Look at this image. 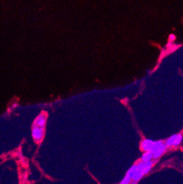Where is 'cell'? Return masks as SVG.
<instances>
[{
    "instance_id": "obj_4",
    "label": "cell",
    "mask_w": 183,
    "mask_h": 184,
    "mask_svg": "<svg viewBox=\"0 0 183 184\" xmlns=\"http://www.w3.org/2000/svg\"><path fill=\"white\" fill-rule=\"evenodd\" d=\"M153 159V155L151 152H144L141 156L142 161H150Z\"/></svg>"
},
{
    "instance_id": "obj_5",
    "label": "cell",
    "mask_w": 183,
    "mask_h": 184,
    "mask_svg": "<svg viewBox=\"0 0 183 184\" xmlns=\"http://www.w3.org/2000/svg\"><path fill=\"white\" fill-rule=\"evenodd\" d=\"M132 183V179H131V177L130 175L126 173L125 176L124 177V178L121 180L120 184H130Z\"/></svg>"
},
{
    "instance_id": "obj_1",
    "label": "cell",
    "mask_w": 183,
    "mask_h": 184,
    "mask_svg": "<svg viewBox=\"0 0 183 184\" xmlns=\"http://www.w3.org/2000/svg\"><path fill=\"white\" fill-rule=\"evenodd\" d=\"M47 121V115L45 113L40 114L34 121L32 128V136L36 142H42L45 134V128Z\"/></svg>"
},
{
    "instance_id": "obj_3",
    "label": "cell",
    "mask_w": 183,
    "mask_h": 184,
    "mask_svg": "<svg viewBox=\"0 0 183 184\" xmlns=\"http://www.w3.org/2000/svg\"><path fill=\"white\" fill-rule=\"evenodd\" d=\"M183 134L182 133H177L171 135L170 137L165 141V144L167 146V148H172V147H177L182 142Z\"/></svg>"
},
{
    "instance_id": "obj_2",
    "label": "cell",
    "mask_w": 183,
    "mask_h": 184,
    "mask_svg": "<svg viewBox=\"0 0 183 184\" xmlns=\"http://www.w3.org/2000/svg\"><path fill=\"white\" fill-rule=\"evenodd\" d=\"M168 149L164 142L163 141H153L150 151L153 155L154 159H158L166 153Z\"/></svg>"
}]
</instances>
